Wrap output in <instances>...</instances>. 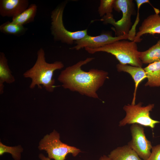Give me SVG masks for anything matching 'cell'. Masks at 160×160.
<instances>
[{"mask_svg":"<svg viewBox=\"0 0 160 160\" xmlns=\"http://www.w3.org/2000/svg\"><path fill=\"white\" fill-rule=\"evenodd\" d=\"M94 59L87 57L62 71L57 80L65 89L95 98H98L97 91L108 78V73L103 70L92 68L84 71L81 67Z\"/></svg>","mask_w":160,"mask_h":160,"instance_id":"1","label":"cell"},{"mask_svg":"<svg viewBox=\"0 0 160 160\" xmlns=\"http://www.w3.org/2000/svg\"><path fill=\"white\" fill-rule=\"evenodd\" d=\"M39 157L41 160H50L49 158L46 157L44 155L41 153L39 155Z\"/></svg>","mask_w":160,"mask_h":160,"instance_id":"23","label":"cell"},{"mask_svg":"<svg viewBox=\"0 0 160 160\" xmlns=\"http://www.w3.org/2000/svg\"><path fill=\"white\" fill-rule=\"evenodd\" d=\"M116 67L119 72H124L129 73L132 77L135 82V89L131 104H135L137 89L139 84L147 78V75L144 68L142 67L119 63Z\"/></svg>","mask_w":160,"mask_h":160,"instance_id":"12","label":"cell"},{"mask_svg":"<svg viewBox=\"0 0 160 160\" xmlns=\"http://www.w3.org/2000/svg\"><path fill=\"white\" fill-rule=\"evenodd\" d=\"M15 79L12 74L8 63V60L4 53L0 52V94H3L4 83L10 84L14 82Z\"/></svg>","mask_w":160,"mask_h":160,"instance_id":"13","label":"cell"},{"mask_svg":"<svg viewBox=\"0 0 160 160\" xmlns=\"http://www.w3.org/2000/svg\"><path fill=\"white\" fill-rule=\"evenodd\" d=\"M36 61L32 67L23 74L25 78H30L31 82L29 86L31 89L36 86L39 88H42V85L47 91L53 92L56 86L55 81L53 78L54 73L57 70L64 67L63 63L60 61H56L49 63L45 60V53L43 49L41 48L37 51Z\"/></svg>","mask_w":160,"mask_h":160,"instance_id":"2","label":"cell"},{"mask_svg":"<svg viewBox=\"0 0 160 160\" xmlns=\"http://www.w3.org/2000/svg\"><path fill=\"white\" fill-rule=\"evenodd\" d=\"M37 9L36 4H31L21 14L12 18V21L22 25L32 22L34 20Z\"/></svg>","mask_w":160,"mask_h":160,"instance_id":"17","label":"cell"},{"mask_svg":"<svg viewBox=\"0 0 160 160\" xmlns=\"http://www.w3.org/2000/svg\"><path fill=\"white\" fill-rule=\"evenodd\" d=\"M137 7V13L136 20L129 31V40L131 41H133L135 36L136 28L140 20L139 10L141 6L144 4L148 3L150 4L149 1L148 0H135Z\"/></svg>","mask_w":160,"mask_h":160,"instance_id":"21","label":"cell"},{"mask_svg":"<svg viewBox=\"0 0 160 160\" xmlns=\"http://www.w3.org/2000/svg\"><path fill=\"white\" fill-rule=\"evenodd\" d=\"M129 34L119 36H113L109 33H105L96 36L87 35L82 39L76 41L75 46L71 48L72 49L79 50L81 49L89 48H97L116 41L128 39Z\"/></svg>","mask_w":160,"mask_h":160,"instance_id":"9","label":"cell"},{"mask_svg":"<svg viewBox=\"0 0 160 160\" xmlns=\"http://www.w3.org/2000/svg\"><path fill=\"white\" fill-rule=\"evenodd\" d=\"M38 147L39 150L46 151L48 158L55 160H64L69 153L76 156L81 152L79 149L62 142L59 133L55 130L44 136Z\"/></svg>","mask_w":160,"mask_h":160,"instance_id":"6","label":"cell"},{"mask_svg":"<svg viewBox=\"0 0 160 160\" xmlns=\"http://www.w3.org/2000/svg\"><path fill=\"white\" fill-rule=\"evenodd\" d=\"M139 57L143 63L150 64L160 61V39L148 50L140 52Z\"/></svg>","mask_w":160,"mask_h":160,"instance_id":"16","label":"cell"},{"mask_svg":"<svg viewBox=\"0 0 160 160\" xmlns=\"http://www.w3.org/2000/svg\"><path fill=\"white\" fill-rule=\"evenodd\" d=\"M144 69L147 79L145 86L151 87H160V61L149 64Z\"/></svg>","mask_w":160,"mask_h":160,"instance_id":"15","label":"cell"},{"mask_svg":"<svg viewBox=\"0 0 160 160\" xmlns=\"http://www.w3.org/2000/svg\"><path fill=\"white\" fill-rule=\"evenodd\" d=\"M89 53L93 54L100 52H105L114 55L122 64L142 67L143 63L139 57V52L136 43L125 40L116 41L97 48H84Z\"/></svg>","mask_w":160,"mask_h":160,"instance_id":"3","label":"cell"},{"mask_svg":"<svg viewBox=\"0 0 160 160\" xmlns=\"http://www.w3.org/2000/svg\"><path fill=\"white\" fill-rule=\"evenodd\" d=\"M159 13H155L150 15L145 18L139 28L133 41L139 42L142 39L140 37L143 35L149 34L154 35L160 34V15Z\"/></svg>","mask_w":160,"mask_h":160,"instance_id":"10","label":"cell"},{"mask_svg":"<svg viewBox=\"0 0 160 160\" xmlns=\"http://www.w3.org/2000/svg\"><path fill=\"white\" fill-rule=\"evenodd\" d=\"M108 156L111 160H143L127 145L113 150Z\"/></svg>","mask_w":160,"mask_h":160,"instance_id":"14","label":"cell"},{"mask_svg":"<svg viewBox=\"0 0 160 160\" xmlns=\"http://www.w3.org/2000/svg\"><path fill=\"white\" fill-rule=\"evenodd\" d=\"M29 7L27 0H0V14L3 17H15Z\"/></svg>","mask_w":160,"mask_h":160,"instance_id":"11","label":"cell"},{"mask_svg":"<svg viewBox=\"0 0 160 160\" xmlns=\"http://www.w3.org/2000/svg\"><path fill=\"white\" fill-rule=\"evenodd\" d=\"M140 102L137 104H129L124 105L123 108L126 113L124 118L120 121L119 126H124L127 124H137L142 126L149 127L153 129L155 125L160 121L152 119L150 116V112L154 106V104L143 106Z\"/></svg>","mask_w":160,"mask_h":160,"instance_id":"7","label":"cell"},{"mask_svg":"<svg viewBox=\"0 0 160 160\" xmlns=\"http://www.w3.org/2000/svg\"><path fill=\"white\" fill-rule=\"evenodd\" d=\"M135 8L132 0H115L113 9L119 12H122L121 18L116 21L111 14L105 15L101 20L113 26L112 29L115 32L116 36L127 35L129 34L132 25L131 17L135 13Z\"/></svg>","mask_w":160,"mask_h":160,"instance_id":"4","label":"cell"},{"mask_svg":"<svg viewBox=\"0 0 160 160\" xmlns=\"http://www.w3.org/2000/svg\"><path fill=\"white\" fill-rule=\"evenodd\" d=\"M23 148L20 145L10 147L5 145L0 142V155H1L5 153H11L13 158L15 160H19L20 159L21 153Z\"/></svg>","mask_w":160,"mask_h":160,"instance_id":"19","label":"cell"},{"mask_svg":"<svg viewBox=\"0 0 160 160\" xmlns=\"http://www.w3.org/2000/svg\"><path fill=\"white\" fill-rule=\"evenodd\" d=\"M1 32L4 33L19 36L23 35L27 28L22 25L12 22L8 21L0 26Z\"/></svg>","mask_w":160,"mask_h":160,"instance_id":"18","label":"cell"},{"mask_svg":"<svg viewBox=\"0 0 160 160\" xmlns=\"http://www.w3.org/2000/svg\"><path fill=\"white\" fill-rule=\"evenodd\" d=\"M146 160H160V144L152 147L151 155Z\"/></svg>","mask_w":160,"mask_h":160,"instance_id":"22","label":"cell"},{"mask_svg":"<svg viewBox=\"0 0 160 160\" xmlns=\"http://www.w3.org/2000/svg\"><path fill=\"white\" fill-rule=\"evenodd\" d=\"M65 4H61L55 9L51 13V30L55 40L71 45L76 41L80 40L87 35V29L71 31L66 29L63 21V14Z\"/></svg>","mask_w":160,"mask_h":160,"instance_id":"5","label":"cell"},{"mask_svg":"<svg viewBox=\"0 0 160 160\" xmlns=\"http://www.w3.org/2000/svg\"><path fill=\"white\" fill-rule=\"evenodd\" d=\"M99 160H111L108 156L104 155L101 156Z\"/></svg>","mask_w":160,"mask_h":160,"instance_id":"24","label":"cell"},{"mask_svg":"<svg viewBox=\"0 0 160 160\" xmlns=\"http://www.w3.org/2000/svg\"><path fill=\"white\" fill-rule=\"evenodd\" d=\"M132 139L127 145L134 151L143 160H146L151 155L152 146L146 137L142 126L132 124L130 127Z\"/></svg>","mask_w":160,"mask_h":160,"instance_id":"8","label":"cell"},{"mask_svg":"<svg viewBox=\"0 0 160 160\" xmlns=\"http://www.w3.org/2000/svg\"><path fill=\"white\" fill-rule=\"evenodd\" d=\"M115 0H101L98 8L99 14L100 17L111 14L113 9Z\"/></svg>","mask_w":160,"mask_h":160,"instance_id":"20","label":"cell"}]
</instances>
